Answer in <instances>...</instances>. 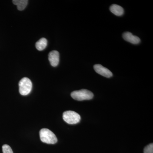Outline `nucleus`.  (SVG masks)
<instances>
[{
  "mask_svg": "<svg viewBox=\"0 0 153 153\" xmlns=\"http://www.w3.org/2000/svg\"><path fill=\"white\" fill-rule=\"evenodd\" d=\"M94 68L97 73L100 74L102 76L107 78H110L112 76V72L109 69L100 64H96L94 66Z\"/></svg>",
  "mask_w": 153,
  "mask_h": 153,
  "instance_id": "obj_5",
  "label": "nucleus"
},
{
  "mask_svg": "<svg viewBox=\"0 0 153 153\" xmlns=\"http://www.w3.org/2000/svg\"><path fill=\"white\" fill-rule=\"evenodd\" d=\"M14 4L17 6V8L20 11L25 10L28 4L27 0H14L13 1Z\"/></svg>",
  "mask_w": 153,
  "mask_h": 153,
  "instance_id": "obj_9",
  "label": "nucleus"
},
{
  "mask_svg": "<svg viewBox=\"0 0 153 153\" xmlns=\"http://www.w3.org/2000/svg\"><path fill=\"white\" fill-rule=\"evenodd\" d=\"M144 153H153V143L150 144L144 148Z\"/></svg>",
  "mask_w": 153,
  "mask_h": 153,
  "instance_id": "obj_12",
  "label": "nucleus"
},
{
  "mask_svg": "<svg viewBox=\"0 0 153 153\" xmlns=\"http://www.w3.org/2000/svg\"><path fill=\"white\" fill-rule=\"evenodd\" d=\"M32 82L27 77H24L19 82V92L21 95L25 96L29 94L32 89Z\"/></svg>",
  "mask_w": 153,
  "mask_h": 153,
  "instance_id": "obj_3",
  "label": "nucleus"
},
{
  "mask_svg": "<svg viewBox=\"0 0 153 153\" xmlns=\"http://www.w3.org/2000/svg\"><path fill=\"white\" fill-rule=\"evenodd\" d=\"M123 37L125 41L131 44H137L140 42V39L137 36H134L131 33L127 32L123 33Z\"/></svg>",
  "mask_w": 153,
  "mask_h": 153,
  "instance_id": "obj_6",
  "label": "nucleus"
},
{
  "mask_svg": "<svg viewBox=\"0 0 153 153\" xmlns=\"http://www.w3.org/2000/svg\"><path fill=\"white\" fill-rule=\"evenodd\" d=\"M49 60L50 64L53 67H56L58 65L60 60V55L57 51H52L49 54Z\"/></svg>",
  "mask_w": 153,
  "mask_h": 153,
  "instance_id": "obj_7",
  "label": "nucleus"
},
{
  "mask_svg": "<svg viewBox=\"0 0 153 153\" xmlns=\"http://www.w3.org/2000/svg\"><path fill=\"white\" fill-rule=\"evenodd\" d=\"M63 120L69 124H75L80 121V115L77 113L72 111H67L63 112Z\"/></svg>",
  "mask_w": 153,
  "mask_h": 153,
  "instance_id": "obj_4",
  "label": "nucleus"
},
{
  "mask_svg": "<svg viewBox=\"0 0 153 153\" xmlns=\"http://www.w3.org/2000/svg\"><path fill=\"white\" fill-rule=\"evenodd\" d=\"M71 95L72 98L78 101L89 100L94 97L93 93L87 89L75 91L71 92Z\"/></svg>",
  "mask_w": 153,
  "mask_h": 153,
  "instance_id": "obj_2",
  "label": "nucleus"
},
{
  "mask_svg": "<svg viewBox=\"0 0 153 153\" xmlns=\"http://www.w3.org/2000/svg\"><path fill=\"white\" fill-rule=\"evenodd\" d=\"M111 12L118 16H120L123 15L124 10L122 7L117 4H112L110 7Z\"/></svg>",
  "mask_w": 153,
  "mask_h": 153,
  "instance_id": "obj_8",
  "label": "nucleus"
},
{
  "mask_svg": "<svg viewBox=\"0 0 153 153\" xmlns=\"http://www.w3.org/2000/svg\"><path fill=\"white\" fill-rule=\"evenodd\" d=\"M39 134L42 142L51 144H54L57 142V137L54 133L48 129L42 128L40 130Z\"/></svg>",
  "mask_w": 153,
  "mask_h": 153,
  "instance_id": "obj_1",
  "label": "nucleus"
},
{
  "mask_svg": "<svg viewBox=\"0 0 153 153\" xmlns=\"http://www.w3.org/2000/svg\"><path fill=\"white\" fill-rule=\"evenodd\" d=\"M2 151L3 153H13L10 147L8 145H3Z\"/></svg>",
  "mask_w": 153,
  "mask_h": 153,
  "instance_id": "obj_11",
  "label": "nucleus"
},
{
  "mask_svg": "<svg viewBox=\"0 0 153 153\" xmlns=\"http://www.w3.org/2000/svg\"><path fill=\"white\" fill-rule=\"evenodd\" d=\"M47 41L45 38H42L36 42V49L39 51L44 50L47 47Z\"/></svg>",
  "mask_w": 153,
  "mask_h": 153,
  "instance_id": "obj_10",
  "label": "nucleus"
}]
</instances>
